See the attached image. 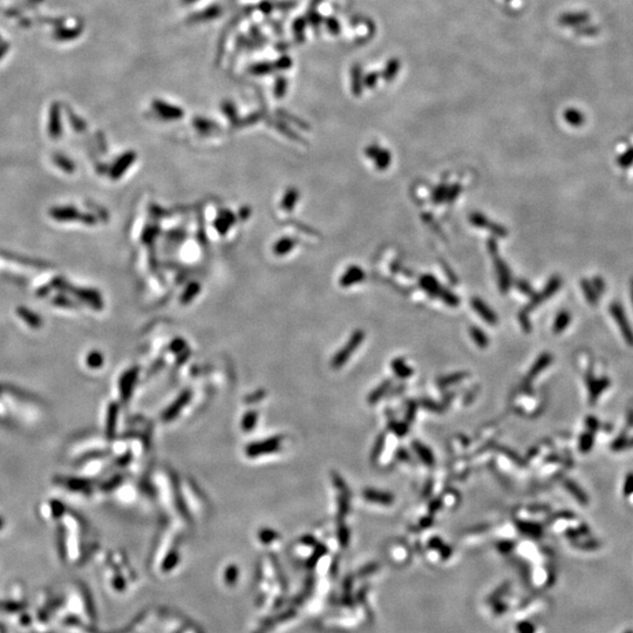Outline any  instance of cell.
<instances>
[{
  "mask_svg": "<svg viewBox=\"0 0 633 633\" xmlns=\"http://www.w3.org/2000/svg\"><path fill=\"white\" fill-rule=\"evenodd\" d=\"M488 250L493 257L494 265H495L500 290L502 293H508L509 288L511 286V276L507 264L499 256V246H497L496 241L494 238H490L488 241Z\"/></svg>",
  "mask_w": 633,
  "mask_h": 633,
  "instance_id": "obj_1",
  "label": "cell"
},
{
  "mask_svg": "<svg viewBox=\"0 0 633 633\" xmlns=\"http://www.w3.org/2000/svg\"><path fill=\"white\" fill-rule=\"evenodd\" d=\"M364 338H365L364 331H361V329L355 331L353 334H352L350 342L344 346V348L339 352V353H337V355L334 357V360H333V366L342 367L344 364H345V362L347 361V359L350 358V355L353 353V352L359 347V345L362 343Z\"/></svg>",
  "mask_w": 633,
  "mask_h": 633,
  "instance_id": "obj_2",
  "label": "cell"
},
{
  "mask_svg": "<svg viewBox=\"0 0 633 633\" xmlns=\"http://www.w3.org/2000/svg\"><path fill=\"white\" fill-rule=\"evenodd\" d=\"M469 220L470 223L473 224L474 227L477 228H482V229H488L490 230L492 234H494L497 237H507L508 236V230L505 228L501 227L500 224H496L492 222V220L487 218L485 215H482L481 212H473L469 216Z\"/></svg>",
  "mask_w": 633,
  "mask_h": 633,
  "instance_id": "obj_3",
  "label": "cell"
},
{
  "mask_svg": "<svg viewBox=\"0 0 633 633\" xmlns=\"http://www.w3.org/2000/svg\"><path fill=\"white\" fill-rule=\"evenodd\" d=\"M365 154L372 159L379 170H386L392 162V155L387 149L380 148L378 144H370L366 148Z\"/></svg>",
  "mask_w": 633,
  "mask_h": 633,
  "instance_id": "obj_4",
  "label": "cell"
},
{
  "mask_svg": "<svg viewBox=\"0 0 633 633\" xmlns=\"http://www.w3.org/2000/svg\"><path fill=\"white\" fill-rule=\"evenodd\" d=\"M153 108L161 118L166 120H177L183 118V115H184L183 110L179 107L173 106V104H169L161 100L154 101Z\"/></svg>",
  "mask_w": 633,
  "mask_h": 633,
  "instance_id": "obj_5",
  "label": "cell"
},
{
  "mask_svg": "<svg viewBox=\"0 0 633 633\" xmlns=\"http://www.w3.org/2000/svg\"><path fill=\"white\" fill-rule=\"evenodd\" d=\"M419 284H420L422 290L433 298H440L442 291L444 288L443 286L440 285V283L437 282L435 277L430 275L421 276L420 279H419Z\"/></svg>",
  "mask_w": 633,
  "mask_h": 633,
  "instance_id": "obj_6",
  "label": "cell"
},
{
  "mask_svg": "<svg viewBox=\"0 0 633 633\" xmlns=\"http://www.w3.org/2000/svg\"><path fill=\"white\" fill-rule=\"evenodd\" d=\"M365 271L362 270L360 267H357V265H352V267L348 268L345 273L340 278V285L344 287H348L354 285V284H358L362 282L365 279Z\"/></svg>",
  "mask_w": 633,
  "mask_h": 633,
  "instance_id": "obj_7",
  "label": "cell"
},
{
  "mask_svg": "<svg viewBox=\"0 0 633 633\" xmlns=\"http://www.w3.org/2000/svg\"><path fill=\"white\" fill-rule=\"evenodd\" d=\"M471 306H473L475 312H476L477 314H480V316L482 317V319L485 320L486 323H488L490 325L497 324V321H499L497 320V316L493 312V310L482 301V299L476 298V297L473 298L471 299Z\"/></svg>",
  "mask_w": 633,
  "mask_h": 633,
  "instance_id": "obj_8",
  "label": "cell"
},
{
  "mask_svg": "<svg viewBox=\"0 0 633 633\" xmlns=\"http://www.w3.org/2000/svg\"><path fill=\"white\" fill-rule=\"evenodd\" d=\"M364 497L365 500L373 502V503L384 505H389L394 502V497H393L392 494L377 489H366L364 492Z\"/></svg>",
  "mask_w": 633,
  "mask_h": 633,
  "instance_id": "obj_9",
  "label": "cell"
},
{
  "mask_svg": "<svg viewBox=\"0 0 633 633\" xmlns=\"http://www.w3.org/2000/svg\"><path fill=\"white\" fill-rule=\"evenodd\" d=\"M135 161V154L134 153H126L125 155L120 157L118 160V162L115 163V166L113 167V170H111V176L114 178H118L120 176L123 175L126 173L127 168H128L130 164H133Z\"/></svg>",
  "mask_w": 633,
  "mask_h": 633,
  "instance_id": "obj_10",
  "label": "cell"
},
{
  "mask_svg": "<svg viewBox=\"0 0 633 633\" xmlns=\"http://www.w3.org/2000/svg\"><path fill=\"white\" fill-rule=\"evenodd\" d=\"M220 13H222V9H220V6L213 5V6L208 7L207 10L202 11V12L193 14V16L189 18V22H201V21L212 20V19H215V18L219 17Z\"/></svg>",
  "mask_w": 633,
  "mask_h": 633,
  "instance_id": "obj_11",
  "label": "cell"
},
{
  "mask_svg": "<svg viewBox=\"0 0 633 633\" xmlns=\"http://www.w3.org/2000/svg\"><path fill=\"white\" fill-rule=\"evenodd\" d=\"M412 445H413L415 453H417L418 456H419V458H420V460L422 461L423 463L427 464V466H433V464H434V455H433L432 451H430V449L427 447V445L421 443V442L418 441V440L413 441V443H412Z\"/></svg>",
  "mask_w": 633,
  "mask_h": 633,
  "instance_id": "obj_12",
  "label": "cell"
},
{
  "mask_svg": "<svg viewBox=\"0 0 633 633\" xmlns=\"http://www.w3.org/2000/svg\"><path fill=\"white\" fill-rule=\"evenodd\" d=\"M551 362V355L548 353L542 354L541 357L537 359V361L535 362L534 366L531 367V369L529 370V374H528L527 381H531L534 378H536L539 373L542 372L543 369H545L548 365Z\"/></svg>",
  "mask_w": 633,
  "mask_h": 633,
  "instance_id": "obj_13",
  "label": "cell"
},
{
  "mask_svg": "<svg viewBox=\"0 0 633 633\" xmlns=\"http://www.w3.org/2000/svg\"><path fill=\"white\" fill-rule=\"evenodd\" d=\"M235 219L236 218H235L234 213L230 212L229 210L223 211L218 216V218L215 220V228L219 234H226V232L230 229V227L232 226V223L235 222Z\"/></svg>",
  "mask_w": 633,
  "mask_h": 633,
  "instance_id": "obj_14",
  "label": "cell"
},
{
  "mask_svg": "<svg viewBox=\"0 0 633 633\" xmlns=\"http://www.w3.org/2000/svg\"><path fill=\"white\" fill-rule=\"evenodd\" d=\"M392 369L401 379H407L413 374V369L401 358H396L392 361Z\"/></svg>",
  "mask_w": 633,
  "mask_h": 633,
  "instance_id": "obj_15",
  "label": "cell"
},
{
  "mask_svg": "<svg viewBox=\"0 0 633 633\" xmlns=\"http://www.w3.org/2000/svg\"><path fill=\"white\" fill-rule=\"evenodd\" d=\"M469 333L471 336V339L474 340V343L480 348H486L487 346L489 345V339L488 337L485 332L482 331L481 328H478L476 326H471L469 329Z\"/></svg>",
  "mask_w": 633,
  "mask_h": 633,
  "instance_id": "obj_16",
  "label": "cell"
},
{
  "mask_svg": "<svg viewBox=\"0 0 633 633\" xmlns=\"http://www.w3.org/2000/svg\"><path fill=\"white\" fill-rule=\"evenodd\" d=\"M294 245H295V242L293 241V239L282 238L276 243L273 251H275V253L278 254V256H284V254L290 252V251L294 248Z\"/></svg>",
  "mask_w": 633,
  "mask_h": 633,
  "instance_id": "obj_17",
  "label": "cell"
},
{
  "mask_svg": "<svg viewBox=\"0 0 633 633\" xmlns=\"http://www.w3.org/2000/svg\"><path fill=\"white\" fill-rule=\"evenodd\" d=\"M391 384H392L391 380H386L380 386H378V387L374 389V391H372V393H370V394H369L368 402L370 404H373V403H376V402L379 401V400L383 398V396L386 394V393H387L389 387H391Z\"/></svg>",
  "mask_w": 633,
  "mask_h": 633,
  "instance_id": "obj_18",
  "label": "cell"
},
{
  "mask_svg": "<svg viewBox=\"0 0 633 633\" xmlns=\"http://www.w3.org/2000/svg\"><path fill=\"white\" fill-rule=\"evenodd\" d=\"M298 201V192L295 189H288L286 194L284 195L283 202H282V208L284 210L290 211L293 209L295 202Z\"/></svg>",
  "mask_w": 633,
  "mask_h": 633,
  "instance_id": "obj_19",
  "label": "cell"
},
{
  "mask_svg": "<svg viewBox=\"0 0 633 633\" xmlns=\"http://www.w3.org/2000/svg\"><path fill=\"white\" fill-rule=\"evenodd\" d=\"M518 529L520 533L529 535V536H539L541 535V527L538 524L529 523V522H518Z\"/></svg>",
  "mask_w": 633,
  "mask_h": 633,
  "instance_id": "obj_20",
  "label": "cell"
},
{
  "mask_svg": "<svg viewBox=\"0 0 633 633\" xmlns=\"http://www.w3.org/2000/svg\"><path fill=\"white\" fill-rule=\"evenodd\" d=\"M448 188H449V185H447V184H440V185L436 187L435 190H434L433 197H432V200H433L434 203H435V204L444 203V202L447 201Z\"/></svg>",
  "mask_w": 633,
  "mask_h": 633,
  "instance_id": "obj_21",
  "label": "cell"
},
{
  "mask_svg": "<svg viewBox=\"0 0 633 633\" xmlns=\"http://www.w3.org/2000/svg\"><path fill=\"white\" fill-rule=\"evenodd\" d=\"M466 377H467V373H464V372L454 373V374H451V376H447V377L442 378V379L439 381V384H440L441 387H447V386H451V385H454L456 383H460V381H462Z\"/></svg>",
  "mask_w": 633,
  "mask_h": 633,
  "instance_id": "obj_22",
  "label": "cell"
},
{
  "mask_svg": "<svg viewBox=\"0 0 633 633\" xmlns=\"http://www.w3.org/2000/svg\"><path fill=\"white\" fill-rule=\"evenodd\" d=\"M273 68H275V66H273L272 63L260 62L251 67L250 73L254 74V76H265V74H269L270 72H271Z\"/></svg>",
  "mask_w": 633,
  "mask_h": 633,
  "instance_id": "obj_23",
  "label": "cell"
},
{
  "mask_svg": "<svg viewBox=\"0 0 633 633\" xmlns=\"http://www.w3.org/2000/svg\"><path fill=\"white\" fill-rule=\"evenodd\" d=\"M361 88L362 85L360 69H359V67H354L353 72H352V89H353V93L355 95H360Z\"/></svg>",
  "mask_w": 633,
  "mask_h": 633,
  "instance_id": "obj_24",
  "label": "cell"
},
{
  "mask_svg": "<svg viewBox=\"0 0 633 633\" xmlns=\"http://www.w3.org/2000/svg\"><path fill=\"white\" fill-rule=\"evenodd\" d=\"M293 31L295 39L298 41H303L304 39V31H305V20L303 18H298L293 24Z\"/></svg>",
  "mask_w": 633,
  "mask_h": 633,
  "instance_id": "obj_25",
  "label": "cell"
},
{
  "mask_svg": "<svg viewBox=\"0 0 633 633\" xmlns=\"http://www.w3.org/2000/svg\"><path fill=\"white\" fill-rule=\"evenodd\" d=\"M569 320H570V317H569V314L567 312H562L560 316L557 317L555 326H553V329H555V332L558 333V332L563 331V329L567 327V325L569 324Z\"/></svg>",
  "mask_w": 633,
  "mask_h": 633,
  "instance_id": "obj_26",
  "label": "cell"
},
{
  "mask_svg": "<svg viewBox=\"0 0 633 633\" xmlns=\"http://www.w3.org/2000/svg\"><path fill=\"white\" fill-rule=\"evenodd\" d=\"M53 213V217L58 219H70L74 218V213H77V211H74L73 209L67 208V209H55V210L52 212Z\"/></svg>",
  "mask_w": 633,
  "mask_h": 633,
  "instance_id": "obj_27",
  "label": "cell"
},
{
  "mask_svg": "<svg viewBox=\"0 0 633 633\" xmlns=\"http://www.w3.org/2000/svg\"><path fill=\"white\" fill-rule=\"evenodd\" d=\"M389 428L393 430V433H395L396 435L399 436H403L406 435L408 432V425L407 422H391L389 423Z\"/></svg>",
  "mask_w": 633,
  "mask_h": 633,
  "instance_id": "obj_28",
  "label": "cell"
},
{
  "mask_svg": "<svg viewBox=\"0 0 633 633\" xmlns=\"http://www.w3.org/2000/svg\"><path fill=\"white\" fill-rule=\"evenodd\" d=\"M194 126L196 127V128L200 129V130H202V132H205V130H207V132H208V130H210V129L215 128V127H216L215 123H212L211 121H209V120L201 119V118H197V119L194 120Z\"/></svg>",
  "mask_w": 633,
  "mask_h": 633,
  "instance_id": "obj_29",
  "label": "cell"
},
{
  "mask_svg": "<svg viewBox=\"0 0 633 633\" xmlns=\"http://www.w3.org/2000/svg\"><path fill=\"white\" fill-rule=\"evenodd\" d=\"M398 69H399L398 60H392V61H389L387 67H386V72L384 77L387 79V80H392V79L395 77Z\"/></svg>",
  "mask_w": 633,
  "mask_h": 633,
  "instance_id": "obj_30",
  "label": "cell"
},
{
  "mask_svg": "<svg viewBox=\"0 0 633 633\" xmlns=\"http://www.w3.org/2000/svg\"><path fill=\"white\" fill-rule=\"evenodd\" d=\"M198 292H200V286L196 285V284H192V285L187 288L184 294L182 295L183 303H189L195 295L198 294Z\"/></svg>",
  "mask_w": 633,
  "mask_h": 633,
  "instance_id": "obj_31",
  "label": "cell"
},
{
  "mask_svg": "<svg viewBox=\"0 0 633 633\" xmlns=\"http://www.w3.org/2000/svg\"><path fill=\"white\" fill-rule=\"evenodd\" d=\"M287 88V82L284 78L277 79L275 86V94L277 97H283Z\"/></svg>",
  "mask_w": 633,
  "mask_h": 633,
  "instance_id": "obj_32",
  "label": "cell"
},
{
  "mask_svg": "<svg viewBox=\"0 0 633 633\" xmlns=\"http://www.w3.org/2000/svg\"><path fill=\"white\" fill-rule=\"evenodd\" d=\"M384 444H385V436L380 435L379 437H378V440L376 441V445H374V449H373V452H372V460L373 461L379 458V455L381 454V452H383V449H384Z\"/></svg>",
  "mask_w": 633,
  "mask_h": 633,
  "instance_id": "obj_33",
  "label": "cell"
},
{
  "mask_svg": "<svg viewBox=\"0 0 633 633\" xmlns=\"http://www.w3.org/2000/svg\"><path fill=\"white\" fill-rule=\"evenodd\" d=\"M461 193V185L459 184H454L448 188V194H447V203H452L456 200V197L459 196V194Z\"/></svg>",
  "mask_w": 633,
  "mask_h": 633,
  "instance_id": "obj_34",
  "label": "cell"
},
{
  "mask_svg": "<svg viewBox=\"0 0 633 633\" xmlns=\"http://www.w3.org/2000/svg\"><path fill=\"white\" fill-rule=\"evenodd\" d=\"M87 362L91 367H100V365L102 364V355H101L100 353H97V352H92V353L88 355Z\"/></svg>",
  "mask_w": 633,
  "mask_h": 633,
  "instance_id": "obj_35",
  "label": "cell"
},
{
  "mask_svg": "<svg viewBox=\"0 0 633 633\" xmlns=\"http://www.w3.org/2000/svg\"><path fill=\"white\" fill-rule=\"evenodd\" d=\"M518 318H519L520 326H522V328H523L524 331H526V332H529V331H530V328H531V325H530L529 318H528V313H527V311H526V310H523L522 312H520V313L518 314Z\"/></svg>",
  "mask_w": 633,
  "mask_h": 633,
  "instance_id": "obj_36",
  "label": "cell"
},
{
  "mask_svg": "<svg viewBox=\"0 0 633 633\" xmlns=\"http://www.w3.org/2000/svg\"><path fill=\"white\" fill-rule=\"evenodd\" d=\"M20 314H21V317L24 318V319L27 321L29 325H31V326L36 327V326H39V325H40L39 318H36L35 316H33L32 313H29V312L27 313V312H25V311H20Z\"/></svg>",
  "mask_w": 633,
  "mask_h": 633,
  "instance_id": "obj_37",
  "label": "cell"
},
{
  "mask_svg": "<svg viewBox=\"0 0 633 633\" xmlns=\"http://www.w3.org/2000/svg\"><path fill=\"white\" fill-rule=\"evenodd\" d=\"M115 415H116V409L115 407H111L109 411V418H108V427H107V433L108 435H110L114 430V425H115Z\"/></svg>",
  "mask_w": 633,
  "mask_h": 633,
  "instance_id": "obj_38",
  "label": "cell"
},
{
  "mask_svg": "<svg viewBox=\"0 0 633 633\" xmlns=\"http://www.w3.org/2000/svg\"><path fill=\"white\" fill-rule=\"evenodd\" d=\"M291 63L292 62L290 58L282 57L279 60H277V62L273 66H275V68H278V69H286L291 66Z\"/></svg>",
  "mask_w": 633,
  "mask_h": 633,
  "instance_id": "obj_39",
  "label": "cell"
},
{
  "mask_svg": "<svg viewBox=\"0 0 633 633\" xmlns=\"http://www.w3.org/2000/svg\"><path fill=\"white\" fill-rule=\"evenodd\" d=\"M68 486H69V488L73 490H80V489H85L86 487H87V482L84 480H76V478H74V480H70L68 482Z\"/></svg>",
  "mask_w": 633,
  "mask_h": 633,
  "instance_id": "obj_40",
  "label": "cell"
},
{
  "mask_svg": "<svg viewBox=\"0 0 633 633\" xmlns=\"http://www.w3.org/2000/svg\"><path fill=\"white\" fill-rule=\"evenodd\" d=\"M223 110H224V114H227L228 116H229L230 120H234V118L236 116V108L234 104H232L231 102H226L223 104Z\"/></svg>",
  "mask_w": 633,
  "mask_h": 633,
  "instance_id": "obj_41",
  "label": "cell"
},
{
  "mask_svg": "<svg viewBox=\"0 0 633 633\" xmlns=\"http://www.w3.org/2000/svg\"><path fill=\"white\" fill-rule=\"evenodd\" d=\"M516 285H517L518 290L520 292H523V293L533 294V290H531V286L527 282H524V280H518V282L516 283Z\"/></svg>",
  "mask_w": 633,
  "mask_h": 633,
  "instance_id": "obj_42",
  "label": "cell"
},
{
  "mask_svg": "<svg viewBox=\"0 0 633 633\" xmlns=\"http://www.w3.org/2000/svg\"><path fill=\"white\" fill-rule=\"evenodd\" d=\"M327 27L329 31H331V33L336 34V33L339 32V22L337 21L334 18H329V19L327 20Z\"/></svg>",
  "mask_w": 633,
  "mask_h": 633,
  "instance_id": "obj_43",
  "label": "cell"
},
{
  "mask_svg": "<svg viewBox=\"0 0 633 633\" xmlns=\"http://www.w3.org/2000/svg\"><path fill=\"white\" fill-rule=\"evenodd\" d=\"M415 412H417V404L414 402L409 404V408H408V413H407V422H411L412 420H414L415 417Z\"/></svg>",
  "mask_w": 633,
  "mask_h": 633,
  "instance_id": "obj_44",
  "label": "cell"
},
{
  "mask_svg": "<svg viewBox=\"0 0 633 633\" xmlns=\"http://www.w3.org/2000/svg\"><path fill=\"white\" fill-rule=\"evenodd\" d=\"M512 546L514 545H512L511 542L504 541V542H501L499 544V550L502 552H509L512 549Z\"/></svg>",
  "mask_w": 633,
  "mask_h": 633,
  "instance_id": "obj_45",
  "label": "cell"
},
{
  "mask_svg": "<svg viewBox=\"0 0 633 633\" xmlns=\"http://www.w3.org/2000/svg\"><path fill=\"white\" fill-rule=\"evenodd\" d=\"M377 79H378L377 74H369V76H367L365 79V84L367 87H373V86L376 85Z\"/></svg>",
  "mask_w": 633,
  "mask_h": 633,
  "instance_id": "obj_46",
  "label": "cell"
},
{
  "mask_svg": "<svg viewBox=\"0 0 633 633\" xmlns=\"http://www.w3.org/2000/svg\"><path fill=\"white\" fill-rule=\"evenodd\" d=\"M258 7H259V11H262V12L265 13V14H269L272 11V5L270 3H268V2L260 3L259 6H258Z\"/></svg>",
  "mask_w": 633,
  "mask_h": 633,
  "instance_id": "obj_47",
  "label": "cell"
},
{
  "mask_svg": "<svg viewBox=\"0 0 633 633\" xmlns=\"http://www.w3.org/2000/svg\"><path fill=\"white\" fill-rule=\"evenodd\" d=\"M310 22H311V24H312L313 26H317L318 24H320V22H321V18H320L319 14H318L317 12H314V11H313V12L310 14Z\"/></svg>",
  "mask_w": 633,
  "mask_h": 633,
  "instance_id": "obj_48",
  "label": "cell"
},
{
  "mask_svg": "<svg viewBox=\"0 0 633 633\" xmlns=\"http://www.w3.org/2000/svg\"><path fill=\"white\" fill-rule=\"evenodd\" d=\"M53 510L54 511L57 510V512H54V516H55V517H59V516L63 512V510H65V508H63V505L60 504L59 502H54V503H53Z\"/></svg>",
  "mask_w": 633,
  "mask_h": 633,
  "instance_id": "obj_49",
  "label": "cell"
},
{
  "mask_svg": "<svg viewBox=\"0 0 633 633\" xmlns=\"http://www.w3.org/2000/svg\"><path fill=\"white\" fill-rule=\"evenodd\" d=\"M182 2L183 4H194V3H196L197 0H182Z\"/></svg>",
  "mask_w": 633,
  "mask_h": 633,
  "instance_id": "obj_50",
  "label": "cell"
},
{
  "mask_svg": "<svg viewBox=\"0 0 633 633\" xmlns=\"http://www.w3.org/2000/svg\"><path fill=\"white\" fill-rule=\"evenodd\" d=\"M624 633H633V630H628V631H626V632H624Z\"/></svg>",
  "mask_w": 633,
  "mask_h": 633,
  "instance_id": "obj_51",
  "label": "cell"
},
{
  "mask_svg": "<svg viewBox=\"0 0 633 633\" xmlns=\"http://www.w3.org/2000/svg\"><path fill=\"white\" fill-rule=\"evenodd\" d=\"M2 524H3V520L0 519V528H2Z\"/></svg>",
  "mask_w": 633,
  "mask_h": 633,
  "instance_id": "obj_52",
  "label": "cell"
}]
</instances>
